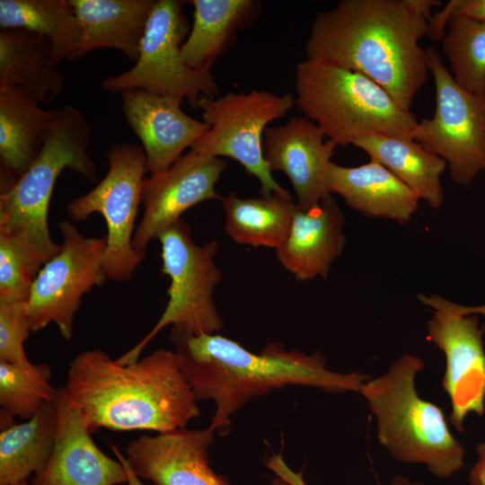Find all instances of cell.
Wrapping results in <instances>:
<instances>
[{
	"instance_id": "1",
	"label": "cell",
	"mask_w": 485,
	"mask_h": 485,
	"mask_svg": "<svg viewBox=\"0 0 485 485\" xmlns=\"http://www.w3.org/2000/svg\"><path fill=\"white\" fill-rule=\"evenodd\" d=\"M437 0H342L319 12L306 41V58L359 72L406 110L426 84L428 35Z\"/></svg>"
},
{
	"instance_id": "2",
	"label": "cell",
	"mask_w": 485,
	"mask_h": 485,
	"mask_svg": "<svg viewBox=\"0 0 485 485\" xmlns=\"http://www.w3.org/2000/svg\"><path fill=\"white\" fill-rule=\"evenodd\" d=\"M63 388L91 432L104 428L165 433L186 428L200 415L177 354L166 348L128 365L101 349L84 351L70 363Z\"/></svg>"
},
{
	"instance_id": "3",
	"label": "cell",
	"mask_w": 485,
	"mask_h": 485,
	"mask_svg": "<svg viewBox=\"0 0 485 485\" xmlns=\"http://www.w3.org/2000/svg\"><path fill=\"white\" fill-rule=\"evenodd\" d=\"M170 340L196 399L214 401L209 427L221 435L229 432L231 417L254 397L287 385L359 392L368 378L360 372L331 371L320 353L305 355L278 343L256 354L217 333L184 335L171 330Z\"/></svg>"
},
{
	"instance_id": "4",
	"label": "cell",
	"mask_w": 485,
	"mask_h": 485,
	"mask_svg": "<svg viewBox=\"0 0 485 485\" xmlns=\"http://www.w3.org/2000/svg\"><path fill=\"white\" fill-rule=\"evenodd\" d=\"M424 361L405 354L383 375L366 381L359 392L377 422V438L396 460L425 464L447 478L463 465L464 450L450 432L441 408L421 399L415 387Z\"/></svg>"
},
{
	"instance_id": "5",
	"label": "cell",
	"mask_w": 485,
	"mask_h": 485,
	"mask_svg": "<svg viewBox=\"0 0 485 485\" xmlns=\"http://www.w3.org/2000/svg\"><path fill=\"white\" fill-rule=\"evenodd\" d=\"M91 127L75 107L65 105L44 146L28 170L0 192V233L14 238L42 266L61 249L51 238L48 214L56 181L65 169L95 181L88 149Z\"/></svg>"
},
{
	"instance_id": "6",
	"label": "cell",
	"mask_w": 485,
	"mask_h": 485,
	"mask_svg": "<svg viewBox=\"0 0 485 485\" xmlns=\"http://www.w3.org/2000/svg\"><path fill=\"white\" fill-rule=\"evenodd\" d=\"M295 104L337 146L369 135L413 139L419 121L366 75L305 58L295 69Z\"/></svg>"
},
{
	"instance_id": "7",
	"label": "cell",
	"mask_w": 485,
	"mask_h": 485,
	"mask_svg": "<svg viewBox=\"0 0 485 485\" xmlns=\"http://www.w3.org/2000/svg\"><path fill=\"white\" fill-rule=\"evenodd\" d=\"M161 272L170 278L168 302L153 329L131 349L116 358L121 365L134 363L146 345L166 326L184 335L217 333L223 327L214 292L222 279L215 262L217 242L195 243L190 226L179 219L162 231Z\"/></svg>"
},
{
	"instance_id": "8",
	"label": "cell",
	"mask_w": 485,
	"mask_h": 485,
	"mask_svg": "<svg viewBox=\"0 0 485 485\" xmlns=\"http://www.w3.org/2000/svg\"><path fill=\"white\" fill-rule=\"evenodd\" d=\"M183 1L157 0L152 10L134 66L101 82L102 90L122 93L143 90L172 97L198 108L202 96L216 97L218 85L209 68H192L183 59L181 48L188 32Z\"/></svg>"
},
{
	"instance_id": "9",
	"label": "cell",
	"mask_w": 485,
	"mask_h": 485,
	"mask_svg": "<svg viewBox=\"0 0 485 485\" xmlns=\"http://www.w3.org/2000/svg\"><path fill=\"white\" fill-rule=\"evenodd\" d=\"M295 104L290 93L276 95L265 90L229 92L221 96L200 97L198 108L209 129L191 146L192 152L238 162L260 183L261 195L291 196L272 177L263 154L268 125L287 115Z\"/></svg>"
},
{
	"instance_id": "10",
	"label": "cell",
	"mask_w": 485,
	"mask_h": 485,
	"mask_svg": "<svg viewBox=\"0 0 485 485\" xmlns=\"http://www.w3.org/2000/svg\"><path fill=\"white\" fill-rule=\"evenodd\" d=\"M106 155L109 170L104 178L74 198L66 210L75 222L85 221L93 213L104 217L108 234L103 271L107 279L126 282L146 258L133 247V236L146 160L143 147L136 144L113 143Z\"/></svg>"
},
{
	"instance_id": "11",
	"label": "cell",
	"mask_w": 485,
	"mask_h": 485,
	"mask_svg": "<svg viewBox=\"0 0 485 485\" xmlns=\"http://www.w3.org/2000/svg\"><path fill=\"white\" fill-rule=\"evenodd\" d=\"M426 54L436 107L430 119L419 122L413 140L444 159L451 179L467 188L485 171V96L457 85L436 48Z\"/></svg>"
},
{
	"instance_id": "12",
	"label": "cell",
	"mask_w": 485,
	"mask_h": 485,
	"mask_svg": "<svg viewBox=\"0 0 485 485\" xmlns=\"http://www.w3.org/2000/svg\"><path fill=\"white\" fill-rule=\"evenodd\" d=\"M60 251L38 272L25 303L31 332L56 323L69 340L83 296L107 279L103 271L106 236L85 237L69 221L58 224Z\"/></svg>"
},
{
	"instance_id": "13",
	"label": "cell",
	"mask_w": 485,
	"mask_h": 485,
	"mask_svg": "<svg viewBox=\"0 0 485 485\" xmlns=\"http://www.w3.org/2000/svg\"><path fill=\"white\" fill-rule=\"evenodd\" d=\"M419 299L434 309L428 322V340L445 356L442 386L447 392L452 412L449 421L463 431L469 413L479 416L485 407V350L483 332L476 315H460L446 308L437 295H419Z\"/></svg>"
},
{
	"instance_id": "14",
	"label": "cell",
	"mask_w": 485,
	"mask_h": 485,
	"mask_svg": "<svg viewBox=\"0 0 485 485\" xmlns=\"http://www.w3.org/2000/svg\"><path fill=\"white\" fill-rule=\"evenodd\" d=\"M227 163L215 156L189 152L169 167L145 178L144 214L133 236V247L146 256L149 242L203 201L222 199L216 185Z\"/></svg>"
},
{
	"instance_id": "15",
	"label": "cell",
	"mask_w": 485,
	"mask_h": 485,
	"mask_svg": "<svg viewBox=\"0 0 485 485\" xmlns=\"http://www.w3.org/2000/svg\"><path fill=\"white\" fill-rule=\"evenodd\" d=\"M215 430L186 428L130 441L126 459L135 473L154 485H231L209 465Z\"/></svg>"
},
{
	"instance_id": "16",
	"label": "cell",
	"mask_w": 485,
	"mask_h": 485,
	"mask_svg": "<svg viewBox=\"0 0 485 485\" xmlns=\"http://www.w3.org/2000/svg\"><path fill=\"white\" fill-rule=\"evenodd\" d=\"M324 133L308 118L294 117L285 125L268 127L263 135V154L271 172L289 179L296 205L307 208L331 195L328 189L331 158L337 144L324 141Z\"/></svg>"
},
{
	"instance_id": "17",
	"label": "cell",
	"mask_w": 485,
	"mask_h": 485,
	"mask_svg": "<svg viewBox=\"0 0 485 485\" xmlns=\"http://www.w3.org/2000/svg\"><path fill=\"white\" fill-rule=\"evenodd\" d=\"M57 427L54 448L44 470L31 485H121L128 475L123 463L94 443L81 413L60 387L55 400Z\"/></svg>"
},
{
	"instance_id": "18",
	"label": "cell",
	"mask_w": 485,
	"mask_h": 485,
	"mask_svg": "<svg viewBox=\"0 0 485 485\" xmlns=\"http://www.w3.org/2000/svg\"><path fill=\"white\" fill-rule=\"evenodd\" d=\"M121 99L125 119L142 143L149 174L169 167L209 129L206 122L186 114L174 98L127 90Z\"/></svg>"
},
{
	"instance_id": "19",
	"label": "cell",
	"mask_w": 485,
	"mask_h": 485,
	"mask_svg": "<svg viewBox=\"0 0 485 485\" xmlns=\"http://www.w3.org/2000/svg\"><path fill=\"white\" fill-rule=\"evenodd\" d=\"M344 225L332 194L307 208L295 204L287 235L276 249L277 259L299 281L327 278L345 246Z\"/></svg>"
},
{
	"instance_id": "20",
	"label": "cell",
	"mask_w": 485,
	"mask_h": 485,
	"mask_svg": "<svg viewBox=\"0 0 485 485\" xmlns=\"http://www.w3.org/2000/svg\"><path fill=\"white\" fill-rule=\"evenodd\" d=\"M40 103L25 91L0 87L1 190L28 170L60 114V109L45 110Z\"/></svg>"
},
{
	"instance_id": "21",
	"label": "cell",
	"mask_w": 485,
	"mask_h": 485,
	"mask_svg": "<svg viewBox=\"0 0 485 485\" xmlns=\"http://www.w3.org/2000/svg\"><path fill=\"white\" fill-rule=\"evenodd\" d=\"M78 24L75 59L97 48L136 63L154 0H71Z\"/></svg>"
},
{
	"instance_id": "22",
	"label": "cell",
	"mask_w": 485,
	"mask_h": 485,
	"mask_svg": "<svg viewBox=\"0 0 485 485\" xmlns=\"http://www.w3.org/2000/svg\"><path fill=\"white\" fill-rule=\"evenodd\" d=\"M328 189L366 216L386 218L400 224L411 219L420 200L392 172L374 160L355 167L331 163Z\"/></svg>"
},
{
	"instance_id": "23",
	"label": "cell",
	"mask_w": 485,
	"mask_h": 485,
	"mask_svg": "<svg viewBox=\"0 0 485 485\" xmlns=\"http://www.w3.org/2000/svg\"><path fill=\"white\" fill-rule=\"evenodd\" d=\"M65 77L52 61L49 39L34 31L14 29L0 32V87L21 89L40 102L56 99Z\"/></svg>"
},
{
	"instance_id": "24",
	"label": "cell",
	"mask_w": 485,
	"mask_h": 485,
	"mask_svg": "<svg viewBox=\"0 0 485 485\" xmlns=\"http://www.w3.org/2000/svg\"><path fill=\"white\" fill-rule=\"evenodd\" d=\"M1 412L0 485H13L41 472L51 456L57 427L55 401H45L22 423Z\"/></svg>"
},
{
	"instance_id": "25",
	"label": "cell",
	"mask_w": 485,
	"mask_h": 485,
	"mask_svg": "<svg viewBox=\"0 0 485 485\" xmlns=\"http://www.w3.org/2000/svg\"><path fill=\"white\" fill-rule=\"evenodd\" d=\"M405 183L419 199L438 208L443 202L441 175L446 163L410 138L369 135L353 145Z\"/></svg>"
},
{
	"instance_id": "26",
	"label": "cell",
	"mask_w": 485,
	"mask_h": 485,
	"mask_svg": "<svg viewBox=\"0 0 485 485\" xmlns=\"http://www.w3.org/2000/svg\"><path fill=\"white\" fill-rule=\"evenodd\" d=\"M193 24L181 48L186 64L209 68L246 25L258 4L252 0H192Z\"/></svg>"
},
{
	"instance_id": "27",
	"label": "cell",
	"mask_w": 485,
	"mask_h": 485,
	"mask_svg": "<svg viewBox=\"0 0 485 485\" xmlns=\"http://www.w3.org/2000/svg\"><path fill=\"white\" fill-rule=\"evenodd\" d=\"M221 200L225 231L234 242L276 250L285 241L295 207L291 196L240 198L232 191Z\"/></svg>"
},
{
	"instance_id": "28",
	"label": "cell",
	"mask_w": 485,
	"mask_h": 485,
	"mask_svg": "<svg viewBox=\"0 0 485 485\" xmlns=\"http://www.w3.org/2000/svg\"><path fill=\"white\" fill-rule=\"evenodd\" d=\"M0 26L49 39L56 66L65 59H75L78 24L71 0H0Z\"/></svg>"
},
{
	"instance_id": "29",
	"label": "cell",
	"mask_w": 485,
	"mask_h": 485,
	"mask_svg": "<svg viewBox=\"0 0 485 485\" xmlns=\"http://www.w3.org/2000/svg\"><path fill=\"white\" fill-rule=\"evenodd\" d=\"M442 49L449 72L463 90L485 96V22L450 16Z\"/></svg>"
},
{
	"instance_id": "30",
	"label": "cell",
	"mask_w": 485,
	"mask_h": 485,
	"mask_svg": "<svg viewBox=\"0 0 485 485\" xmlns=\"http://www.w3.org/2000/svg\"><path fill=\"white\" fill-rule=\"evenodd\" d=\"M51 369L46 364L16 366L0 361L2 411L23 419L31 418L48 401H55L59 388L50 384Z\"/></svg>"
},
{
	"instance_id": "31",
	"label": "cell",
	"mask_w": 485,
	"mask_h": 485,
	"mask_svg": "<svg viewBox=\"0 0 485 485\" xmlns=\"http://www.w3.org/2000/svg\"><path fill=\"white\" fill-rule=\"evenodd\" d=\"M40 268L18 241L0 233V301L26 303Z\"/></svg>"
},
{
	"instance_id": "32",
	"label": "cell",
	"mask_w": 485,
	"mask_h": 485,
	"mask_svg": "<svg viewBox=\"0 0 485 485\" xmlns=\"http://www.w3.org/2000/svg\"><path fill=\"white\" fill-rule=\"evenodd\" d=\"M31 331L25 303L0 301V361L27 366L24 342Z\"/></svg>"
},
{
	"instance_id": "33",
	"label": "cell",
	"mask_w": 485,
	"mask_h": 485,
	"mask_svg": "<svg viewBox=\"0 0 485 485\" xmlns=\"http://www.w3.org/2000/svg\"><path fill=\"white\" fill-rule=\"evenodd\" d=\"M450 16H458L485 22V0H451L443 10L432 15L428 36L438 40L445 35V26Z\"/></svg>"
},
{
	"instance_id": "34",
	"label": "cell",
	"mask_w": 485,
	"mask_h": 485,
	"mask_svg": "<svg viewBox=\"0 0 485 485\" xmlns=\"http://www.w3.org/2000/svg\"><path fill=\"white\" fill-rule=\"evenodd\" d=\"M268 468L273 471L276 475L284 478L290 484L306 485L302 478L301 472H295L284 462L281 455H274L267 463ZM392 485H424L420 482H413L404 476H397L392 481Z\"/></svg>"
},
{
	"instance_id": "35",
	"label": "cell",
	"mask_w": 485,
	"mask_h": 485,
	"mask_svg": "<svg viewBox=\"0 0 485 485\" xmlns=\"http://www.w3.org/2000/svg\"><path fill=\"white\" fill-rule=\"evenodd\" d=\"M478 460L470 472L469 481L472 485H485V442L476 447Z\"/></svg>"
},
{
	"instance_id": "36",
	"label": "cell",
	"mask_w": 485,
	"mask_h": 485,
	"mask_svg": "<svg viewBox=\"0 0 485 485\" xmlns=\"http://www.w3.org/2000/svg\"><path fill=\"white\" fill-rule=\"evenodd\" d=\"M442 303L444 305L451 310L452 312L458 313L460 315H476L481 314L485 318V304L477 305V306H463L454 303H452L442 297ZM483 334L485 333V322L481 327Z\"/></svg>"
},
{
	"instance_id": "37",
	"label": "cell",
	"mask_w": 485,
	"mask_h": 485,
	"mask_svg": "<svg viewBox=\"0 0 485 485\" xmlns=\"http://www.w3.org/2000/svg\"><path fill=\"white\" fill-rule=\"evenodd\" d=\"M110 448L113 451L116 458H118L123 463L126 469L127 475H128V481L126 484L127 485H145V483L142 481V479H140L135 473V472L131 469L125 455L119 450V448L114 445H110Z\"/></svg>"
},
{
	"instance_id": "38",
	"label": "cell",
	"mask_w": 485,
	"mask_h": 485,
	"mask_svg": "<svg viewBox=\"0 0 485 485\" xmlns=\"http://www.w3.org/2000/svg\"><path fill=\"white\" fill-rule=\"evenodd\" d=\"M271 485H295L290 484L288 481H287L284 478L277 475L271 481Z\"/></svg>"
},
{
	"instance_id": "39",
	"label": "cell",
	"mask_w": 485,
	"mask_h": 485,
	"mask_svg": "<svg viewBox=\"0 0 485 485\" xmlns=\"http://www.w3.org/2000/svg\"><path fill=\"white\" fill-rule=\"evenodd\" d=\"M13 485H31V483H29L27 481H25Z\"/></svg>"
}]
</instances>
